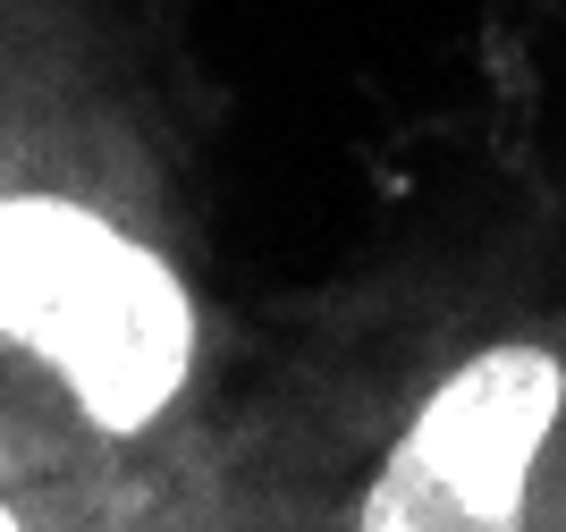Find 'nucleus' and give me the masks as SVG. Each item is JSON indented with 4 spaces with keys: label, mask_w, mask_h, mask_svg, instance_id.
<instances>
[{
    "label": "nucleus",
    "mask_w": 566,
    "mask_h": 532,
    "mask_svg": "<svg viewBox=\"0 0 566 532\" xmlns=\"http://www.w3.org/2000/svg\"><path fill=\"white\" fill-rule=\"evenodd\" d=\"M0 338L43 355L102 431H144L195 364V304L161 254L69 195H0Z\"/></svg>",
    "instance_id": "nucleus-1"
},
{
    "label": "nucleus",
    "mask_w": 566,
    "mask_h": 532,
    "mask_svg": "<svg viewBox=\"0 0 566 532\" xmlns=\"http://www.w3.org/2000/svg\"><path fill=\"white\" fill-rule=\"evenodd\" d=\"M566 372L542 347H491L457 364L406 423L389 473L364 499L373 532H499L524 515V482L558 423Z\"/></svg>",
    "instance_id": "nucleus-2"
},
{
    "label": "nucleus",
    "mask_w": 566,
    "mask_h": 532,
    "mask_svg": "<svg viewBox=\"0 0 566 532\" xmlns=\"http://www.w3.org/2000/svg\"><path fill=\"white\" fill-rule=\"evenodd\" d=\"M9 524H18V515H9V508H0V532H9Z\"/></svg>",
    "instance_id": "nucleus-3"
}]
</instances>
